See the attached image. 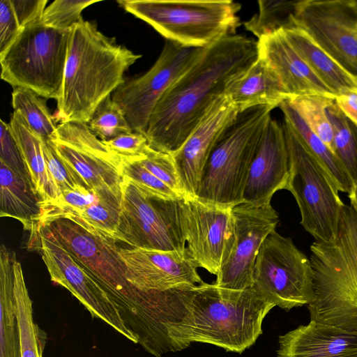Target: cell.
I'll return each instance as SVG.
<instances>
[{
	"label": "cell",
	"mask_w": 357,
	"mask_h": 357,
	"mask_svg": "<svg viewBox=\"0 0 357 357\" xmlns=\"http://www.w3.org/2000/svg\"><path fill=\"white\" fill-rule=\"evenodd\" d=\"M0 160L20 176L30 181L22 155L12 135L9 123L2 119L0 121Z\"/></svg>",
	"instance_id": "cell-42"
},
{
	"label": "cell",
	"mask_w": 357,
	"mask_h": 357,
	"mask_svg": "<svg viewBox=\"0 0 357 357\" xmlns=\"http://www.w3.org/2000/svg\"><path fill=\"white\" fill-rule=\"evenodd\" d=\"M287 101L309 129L334 153L333 127L326 109L335 101V98L320 95H306L294 97Z\"/></svg>",
	"instance_id": "cell-34"
},
{
	"label": "cell",
	"mask_w": 357,
	"mask_h": 357,
	"mask_svg": "<svg viewBox=\"0 0 357 357\" xmlns=\"http://www.w3.org/2000/svg\"><path fill=\"white\" fill-rule=\"evenodd\" d=\"M335 101L344 114L357 126V91L338 94Z\"/></svg>",
	"instance_id": "cell-45"
},
{
	"label": "cell",
	"mask_w": 357,
	"mask_h": 357,
	"mask_svg": "<svg viewBox=\"0 0 357 357\" xmlns=\"http://www.w3.org/2000/svg\"><path fill=\"white\" fill-rule=\"evenodd\" d=\"M291 20L357 77V1H297Z\"/></svg>",
	"instance_id": "cell-14"
},
{
	"label": "cell",
	"mask_w": 357,
	"mask_h": 357,
	"mask_svg": "<svg viewBox=\"0 0 357 357\" xmlns=\"http://www.w3.org/2000/svg\"><path fill=\"white\" fill-rule=\"evenodd\" d=\"M8 123L34 190L42 201L56 198L59 194L47 167L43 139L31 129L17 112H13Z\"/></svg>",
	"instance_id": "cell-26"
},
{
	"label": "cell",
	"mask_w": 357,
	"mask_h": 357,
	"mask_svg": "<svg viewBox=\"0 0 357 357\" xmlns=\"http://www.w3.org/2000/svg\"><path fill=\"white\" fill-rule=\"evenodd\" d=\"M257 56V41L238 34L206 47L154 109L145 133L150 146L165 153L176 152L213 104Z\"/></svg>",
	"instance_id": "cell-2"
},
{
	"label": "cell",
	"mask_w": 357,
	"mask_h": 357,
	"mask_svg": "<svg viewBox=\"0 0 357 357\" xmlns=\"http://www.w3.org/2000/svg\"><path fill=\"white\" fill-rule=\"evenodd\" d=\"M155 294H156V293H155ZM155 295H156V294H155ZM154 302H155V301H154ZM153 305H154V304H153ZM152 310H153V308H152ZM151 314H152V312H151ZM150 328H151V321H150ZM149 337H150V330H149V342H148V345H147V347H146L147 349H146V350H145L146 351H147V349H148V347H149Z\"/></svg>",
	"instance_id": "cell-47"
},
{
	"label": "cell",
	"mask_w": 357,
	"mask_h": 357,
	"mask_svg": "<svg viewBox=\"0 0 357 357\" xmlns=\"http://www.w3.org/2000/svg\"><path fill=\"white\" fill-rule=\"evenodd\" d=\"M98 1L56 0L47 6L41 22L47 27L70 30L82 18V10Z\"/></svg>",
	"instance_id": "cell-38"
},
{
	"label": "cell",
	"mask_w": 357,
	"mask_h": 357,
	"mask_svg": "<svg viewBox=\"0 0 357 357\" xmlns=\"http://www.w3.org/2000/svg\"><path fill=\"white\" fill-rule=\"evenodd\" d=\"M274 307L252 287L236 290L203 282L159 291L155 310L158 357L193 342L241 354L261 335L263 321Z\"/></svg>",
	"instance_id": "cell-1"
},
{
	"label": "cell",
	"mask_w": 357,
	"mask_h": 357,
	"mask_svg": "<svg viewBox=\"0 0 357 357\" xmlns=\"http://www.w3.org/2000/svg\"><path fill=\"white\" fill-rule=\"evenodd\" d=\"M279 107L282 112L283 119L296 131L337 190L349 195L354 183L337 156L309 129L287 100L282 102Z\"/></svg>",
	"instance_id": "cell-29"
},
{
	"label": "cell",
	"mask_w": 357,
	"mask_h": 357,
	"mask_svg": "<svg viewBox=\"0 0 357 357\" xmlns=\"http://www.w3.org/2000/svg\"><path fill=\"white\" fill-rule=\"evenodd\" d=\"M16 255L2 244L0 250V357H20V332L14 296Z\"/></svg>",
	"instance_id": "cell-28"
},
{
	"label": "cell",
	"mask_w": 357,
	"mask_h": 357,
	"mask_svg": "<svg viewBox=\"0 0 357 357\" xmlns=\"http://www.w3.org/2000/svg\"><path fill=\"white\" fill-rule=\"evenodd\" d=\"M258 56L278 75L289 99L306 95L335 98V95L313 73L288 40L283 29L257 40Z\"/></svg>",
	"instance_id": "cell-21"
},
{
	"label": "cell",
	"mask_w": 357,
	"mask_h": 357,
	"mask_svg": "<svg viewBox=\"0 0 357 357\" xmlns=\"http://www.w3.org/2000/svg\"><path fill=\"white\" fill-rule=\"evenodd\" d=\"M127 280L144 291H166L183 284L204 282L188 248L183 252L142 248H119Z\"/></svg>",
	"instance_id": "cell-18"
},
{
	"label": "cell",
	"mask_w": 357,
	"mask_h": 357,
	"mask_svg": "<svg viewBox=\"0 0 357 357\" xmlns=\"http://www.w3.org/2000/svg\"><path fill=\"white\" fill-rule=\"evenodd\" d=\"M236 241L227 263L216 275L218 287L242 290L252 287L256 258L266 238L279 222L271 204L255 206L242 203L232 208Z\"/></svg>",
	"instance_id": "cell-17"
},
{
	"label": "cell",
	"mask_w": 357,
	"mask_h": 357,
	"mask_svg": "<svg viewBox=\"0 0 357 357\" xmlns=\"http://www.w3.org/2000/svg\"><path fill=\"white\" fill-rule=\"evenodd\" d=\"M348 197L350 200V206L357 211V182L354 183L353 190L348 195Z\"/></svg>",
	"instance_id": "cell-46"
},
{
	"label": "cell",
	"mask_w": 357,
	"mask_h": 357,
	"mask_svg": "<svg viewBox=\"0 0 357 357\" xmlns=\"http://www.w3.org/2000/svg\"><path fill=\"white\" fill-rule=\"evenodd\" d=\"M180 213L190 255L199 267L217 275L228 261L236 241L232 208L184 197L180 201Z\"/></svg>",
	"instance_id": "cell-15"
},
{
	"label": "cell",
	"mask_w": 357,
	"mask_h": 357,
	"mask_svg": "<svg viewBox=\"0 0 357 357\" xmlns=\"http://www.w3.org/2000/svg\"><path fill=\"white\" fill-rule=\"evenodd\" d=\"M333 131V152L350 176L357 182V126L341 111L335 101L326 109Z\"/></svg>",
	"instance_id": "cell-31"
},
{
	"label": "cell",
	"mask_w": 357,
	"mask_h": 357,
	"mask_svg": "<svg viewBox=\"0 0 357 357\" xmlns=\"http://www.w3.org/2000/svg\"><path fill=\"white\" fill-rule=\"evenodd\" d=\"M62 245L98 280L126 326L137 335L142 328L149 291L132 285L116 242L95 236L67 219L49 225Z\"/></svg>",
	"instance_id": "cell-7"
},
{
	"label": "cell",
	"mask_w": 357,
	"mask_h": 357,
	"mask_svg": "<svg viewBox=\"0 0 357 357\" xmlns=\"http://www.w3.org/2000/svg\"><path fill=\"white\" fill-rule=\"evenodd\" d=\"M239 112L227 95L211 107L173 157L185 197H195L205 164L215 145Z\"/></svg>",
	"instance_id": "cell-19"
},
{
	"label": "cell",
	"mask_w": 357,
	"mask_h": 357,
	"mask_svg": "<svg viewBox=\"0 0 357 357\" xmlns=\"http://www.w3.org/2000/svg\"><path fill=\"white\" fill-rule=\"evenodd\" d=\"M252 287L275 306L285 310L308 305L314 296L310 260L291 238L275 230L259 248Z\"/></svg>",
	"instance_id": "cell-10"
},
{
	"label": "cell",
	"mask_w": 357,
	"mask_h": 357,
	"mask_svg": "<svg viewBox=\"0 0 357 357\" xmlns=\"http://www.w3.org/2000/svg\"><path fill=\"white\" fill-rule=\"evenodd\" d=\"M14 268V296L20 332V357H43L46 334L33 319V301L16 257Z\"/></svg>",
	"instance_id": "cell-30"
},
{
	"label": "cell",
	"mask_w": 357,
	"mask_h": 357,
	"mask_svg": "<svg viewBox=\"0 0 357 357\" xmlns=\"http://www.w3.org/2000/svg\"><path fill=\"white\" fill-rule=\"evenodd\" d=\"M137 160L178 195L185 196L171 154L152 149L145 158Z\"/></svg>",
	"instance_id": "cell-40"
},
{
	"label": "cell",
	"mask_w": 357,
	"mask_h": 357,
	"mask_svg": "<svg viewBox=\"0 0 357 357\" xmlns=\"http://www.w3.org/2000/svg\"><path fill=\"white\" fill-rule=\"evenodd\" d=\"M41 201L29 179L0 160V215L21 222L24 229L31 231L33 240L39 242L37 220Z\"/></svg>",
	"instance_id": "cell-24"
},
{
	"label": "cell",
	"mask_w": 357,
	"mask_h": 357,
	"mask_svg": "<svg viewBox=\"0 0 357 357\" xmlns=\"http://www.w3.org/2000/svg\"><path fill=\"white\" fill-rule=\"evenodd\" d=\"M120 171L126 178L149 197L162 199H181L168 185L134 159L121 158Z\"/></svg>",
	"instance_id": "cell-37"
},
{
	"label": "cell",
	"mask_w": 357,
	"mask_h": 357,
	"mask_svg": "<svg viewBox=\"0 0 357 357\" xmlns=\"http://www.w3.org/2000/svg\"><path fill=\"white\" fill-rule=\"evenodd\" d=\"M102 142L120 158L142 159L153 149L144 135L134 131Z\"/></svg>",
	"instance_id": "cell-41"
},
{
	"label": "cell",
	"mask_w": 357,
	"mask_h": 357,
	"mask_svg": "<svg viewBox=\"0 0 357 357\" xmlns=\"http://www.w3.org/2000/svg\"><path fill=\"white\" fill-rule=\"evenodd\" d=\"M71 29H52L41 21L22 28L10 46L0 54L1 78L13 88H26L45 99L57 100Z\"/></svg>",
	"instance_id": "cell-8"
},
{
	"label": "cell",
	"mask_w": 357,
	"mask_h": 357,
	"mask_svg": "<svg viewBox=\"0 0 357 357\" xmlns=\"http://www.w3.org/2000/svg\"><path fill=\"white\" fill-rule=\"evenodd\" d=\"M43 149L48 172L59 195L79 186L86 187L77 174L59 156L50 139H43Z\"/></svg>",
	"instance_id": "cell-39"
},
{
	"label": "cell",
	"mask_w": 357,
	"mask_h": 357,
	"mask_svg": "<svg viewBox=\"0 0 357 357\" xmlns=\"http://www.w3.org/2000/svg\"><path fill=\"white\" fill-rule=\"evenodd\" d=\"M11 0L0 1V54L5 52L22 31Z\"/></svg>",
	"instance_id": "cell-43"
},
{
	"label": "cell",
	"mask_w": 357,
	"mask_h": 357,
	"mask_svg": "<svg viewBox=\"0 0 357 357\" xmlns=\"http://www.w3.org/2000/svg\"><path fill=\"white\" fill-rule=\"evenodd\" d=\"M181 199L149 197L123 178V231L128 244L132 248L183 252L186 241L181 226Z\"/></svg>",
	"instance_id": "cell-12"
},
{
	"label": "cell",
	"mask_w": 357,
	"mask_h": 357,
	"mask_svg": "<svg viewBox=\"0 0 357 357\" xmlns=\"http://www.w3.org/2000/svg\"><path fill=\"white\" fill-rule=\"evenodd\" d=\"M283 31L295 50L335 96L357 91V77L340 65L305 31L296 26Z\"/></svg>",
	"instance_id": "cell-25"
},
{
	"label": "cell",
	"mask_w": 357,
	"mask_h": 357,
	"mask_svg": "<svg viewBox=\"0 0 357 357\" xmlns=\"http://www.w3.org/2000/svg\"><path fill=\"white\" fill-rule=\"evenodd\" d=\"M282 125L289 155L286 190L297 202L301 224L315 241H333L337 236L344 204L337 189L296 131L284 119Z\"/></svg>",
	"instance_id": "cell-9"
},
{
	"label": "cell",
	"mask_w": 357,
	"mask_h": 357,
	"mask_svg": "<svg viewBox=\"0 0 357 357\" xmlns=\"http://www.w3.org/2000/svg\"><path fill=\"white\" fill-rule=\"evenodd\" d=\"M141 56L82 17L71 29L56 121L88 123L99 105L124 82L125 72Z\"/></svg>",
	"instance_id": "cell-3"
},
{
	"label": "cell",
	"mask_w": 357,
	"mask_h": 357,
	"mask_svg": "<svg viewBox=\"0 0 357 357\" xmlns=\"http://www.w3.org/2000/svg\"><path fill=\"white\" fill-rule=\"evenodd\" d=\"M50 140L59 156L88 188L121 194V158L91 132L87 123H59Z\"/></svg>",
	"instance_id": "cell-16"
},
{
	"label": "cell",
	"mask_w": 357,
	"mask_h": 357,
	"mask_svg": "<svg viewBox=\"0 0 357 357\" xmlns=\"http://www.w3.org/2000/svg\"><path fill=\"white\" fill-rule=\"evenodd\" d=\"M314 299L312 321L357 331V211L342 207L336 238L310 246Z\"/></svg>",
	"instance_id": "cell-4"
},
{
	"label": "cell",
	"mask_w": 357,
	"mask_h": 357,
	"mask_svg": "<svg viewBox=\"0 0 357 357\" xmlns=\"http://www.w3.org/2000/svg\"><path fill=\"white\" fill-rule=\"evenodd\" d=\"M87 125L91 132L104 142L133 132L124 112L112 100V95L99 105Z\"/></svg>",
	"instance_id": "cell-36"
},
{
	"label": "cell",
	"mask_w": 357,
	"mask_h": 357,
	"mask_svg": "<svg viewBox=\"0 0 357 357\" xmlns=\"http://www.w3.org/2000/svg\"><path fill=\"white\" fill-rule=\"evenodd\" d=\"M39 237L42 259L52 282L68 290L93 317L138 344L98 280L62 245L49 226L40 229Z\"/></svg>",
	"instance_id": "cell-13"
},
{
	"label": "cell",
	"mask_w": 357,
	"mask_h": 357,
	"mask_svg": "<svg viewBox=\"0 0 357 357\" xmlns=\"http://www.w3.org/2000/svg\"><path fill=\"white\" fill-rule=\"evenodd\" d=\"M126 12L185 47H206L236 34L239 3L231 0H120Z\"/></svg>",
	"instance_id": "cell-6"
},
{
	"label": "cell",
	"mask_w": 357,
	"mask_h": 357,
	"mask_svg": "<svg viewBox=\"0 0 357 357\" xmlns=\"http://www.w3.org/2000/svg\"><path fill=\"white\" fill-rule=\"evenodd\" d=\"M206 47L166 40L158 59L142 75L126 78L112 94L134 132L145 135L150 118L168 89L202 56Z\"/></svg>",
	"instance_id": "cell-11"
},
{
	"label": "cell",
	"mask_w": 357,
	"mask_h": 357,
	"mask_svg": "<svg viewBox=\"0 0 357 357\" xmlns=\"http://www.w3.org/2000/svg\"><path fill=\"white\" fill-rule=\"evenodd\" d=\"M225 95L239 113L259 106L275 108L289 99L275 71L259 56L229 86Z\"/></svg>",
	"instance_id": "cell-23"
},
{
	"label": "cell",
	"mask_w": 357,
	"mask_h": 357,
	"mask_svg": "<svg viewBox=\"0 0 357 357\" xmlns=\"http://www.w3.org/2000/svg\"><path fill=\"white\" fill-rule=\"evenodd\" d=\"M297 1L259 0L258 12L244 22L245 29L258 39L293 26L291 16Z\"/></svg>",
	"instance_id": "cell-35"
},
{
	"label": "cell",
	"mask_w": 357,
	"mask_h": 357,
	"mask_svg": "<svg viewBox=\"0 0 357 357\" xmlns=\"http://www.w3.org/2000/svg\"><path fill=\"white\" fill-rule=\"evenodd\" d=\"M273 109L259 106L238 114L213 149L195 197L222 208L243 203L250 168Z\"/></svg>",
	"instance_id": "cell-5"
},
{
	"label": "cell",
	"mask_w": 357,
	"mask_h": 357,
	"mask_svg": "<svg viewBox=\"0 0 357 357\" xmlns=\"http://www.w3.org/2000/svg\"><path fill=\"white\" fill-rule=\"evenodd\" d=\"M21 28L41 21L47 0H11Z\"/></svg>",
	"instance_id": "cell-44"
},
{
	"label": "cell",
	"mask_w": 357,
	"mask_h": 357,
	"mask_svg": "<svg viewBox=\"0 0 357 357\" xmlns=\"http://www.w3.org/2000/svg\"><path fill=\"white\" fill-rule=\"evenodd\" d=\"M96 193L98 195L96 202L66 219L95 236L128 244L123 231L121 194L110 190Z\"/></svg>",
	"instance_id": "cell-27"
},
{
	"label": "cell",
	"mask_w": 357,
	"mask_h": 357,
	"mask_svg": "<svg viewBox=\"0 0 357 357\" xmlns=\"http://www.w3.org/2000/svg\"><path fill=\"white\" fill-rule=\"evenodd\" d=\"M14 111L19 112L31 129L42 139H52L57 126L51 114L45 98L33 91L14 87L12 92Z\"/></svg>",
	"instance_id": "cell-32"
},
{
	"label": "cell",
	"mask_w": 357,
	"mask_h": 357,
	"mask_svg": "<svg viewBox=\"0 0 357 357\" xmlns=\"http://www.w3.org/2000/svg\"><path fill=\"white\" fill-rule=\"evenodd\" d=\"M289 155L282 123L268 121L252 162L243 193V203L271 204L273 195L286 190Z\"/></svg>",
	"instance_id": "cell-20"
},
{
	"label": "cell",
	"mask_w": 357,
	"mask_h": 357,
	"mask_svg": "<svg viewBox=\"0 0 357 357\" xmlns=\"http://www.w3.org/2000/svg\"><path fill=\"white\" fill-rule=\"evenodd\" d=\"M98 200V195L95 190L79 186L62 192L53 199L41 201L40 213L37 220L38 234L42 227L49 226L58 220L75 215Z\"/></svg>",
	"instance_id": "cell-33"
},
{
	"label": "cell",
	"mask_w": 357,
	"mask_h": 357,
	"mask_svg": "<svg viewBox=\"0 0 357 357\" xmlns=\"http://www.w3.org/2000/svg\"><path fill=\"white\" fill-rule=\"evenodd\" d=\"M278 357H357V331L310 321L279 337Z\"/></svg>",
	"instance_id": "cell-22"
}]
</instances>
